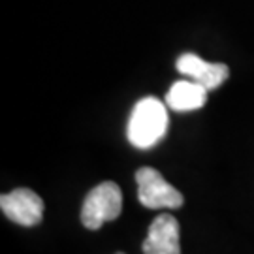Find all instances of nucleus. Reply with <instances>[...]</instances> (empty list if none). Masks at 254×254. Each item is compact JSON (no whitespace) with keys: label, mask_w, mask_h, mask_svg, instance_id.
I'll return each mask as SVG.
<instances>
[{"label":"nucleus","mask_w":254,"mask_h":254,"mask_svg":"<svg viewBox=\"0 0 254 254\" xmlns=\"http://www.w3.org/2000/svg\"><path fill=\"white\" fill-rule=\"evenodd\" d=\"M168 132V109L154 96L139 100L128 119V141L137 149H151Z\"/></svg>","instance_id":"f257e3e1"},{"label":"nucleus","mask_w":254,"mask_h":254,"mask_svg":"<svg viewBox=\"0 0 254 254\" xmlns=\"http://www.w3.org/2000/svg\"><path fill=\"white\" fill-rule=\"evenodd\" d=\"M123 211V192L117 183L104 181L94 187L81 207V222L87 230H100L106 222L115 220Z\"/></svg>","instance_id":"f03ea898"},{"label":"nucleus","mask_w":254,"mask_h":254,"mask_svg":"<svg viewBox=\"0 0 254 254\" xmlns=\"http://www.w3.org/2000/svg\"><path fill=\"white\" fill-rule=\"evenodd\" d=\"M117 254H123V253H117Z\"/></svg>","instance_id":"6e6552de"},{"label":"nucleus","mask_w":254,"mask_h":254,"mask_svg":"<svg viewBox=\"0 0 254 254\" xmlns=\"http://www.w3.org/2000/svg\"><path fill=\"white\" fill-rule=\"evenodd\" d=\"M143 254H181L179 245V222L173 215H158L149 226Z\"/></svg>","instance_id":"39448f33"},{"label":"nucleus","mask_w":254,"mask_h":254,"mask_svg":"<svg viewBox=\"0 0 254 254\" xmlns=\"http://www.w3.org/2000/svg\"><path fill=\"white\" fill-rule=\"evenodd\" d=\"M2 213L19 226H38L44 217V200L30 189H15L0 198Z\"/></svg>","instance_id":"20e7f679"},{"label":"nucleus","mask_w":254,"mask_h":254,"mask_svg":"<svg viewBox=\"0 0 254 254\" xmlns=\"http://www.w3.org/2000/svg\"><path fill=\"white\" fill-rule=\"evenodd\" d=\"M137 200L147 209H179L183 194L166 181L154 168H139L136 172Z\"/></svg>","instance_id":"7ed1b4c3"},{"label":"nucleus","mask_w":254,"mask_h":254,"mask_svg":"<svg viewBox=\"0 0 254 254\" xmlns=\"http://www.w3.org/2000/svg\"><path fill=\"white\" fill-rule=\"evenodd\" d=\"M207 89L194 79H181L173 83L166 94V106L173 111H194L205 106Z\"/></svg>","instance_id":"0eeeda50"},{"label":"nucleus","mask_w":254,"mask_h":254,"mask_svg":"<svg viewBox=\"0 0 254 254\" xmlns=\"http://www.w3.org/2000/svg\"><path fill=\"white\" fill-rule=\"evenodd\" d=\"M177 70L183 75H187V77H190V79L198 81L200 85H203L207 91H213V89L220 87L230 75V68L226 64L205 63L203 59H200L198 55L194 53L181 55L177 59Z\"/></svg>","instance_id":"423d86ee"}]
</instances>
